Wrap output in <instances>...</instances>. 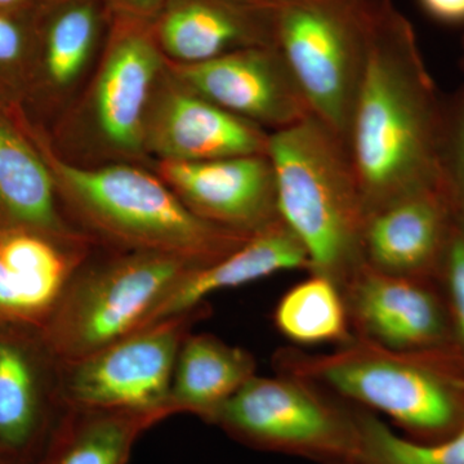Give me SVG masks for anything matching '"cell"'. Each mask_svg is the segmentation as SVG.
I'll list each match as a JSON object with an SVG mask.
<instances>
[{"mask_svg":"<svg viewBox=\"0 0 464 464\" xmlns=\"http://www.w3.org/2000/svg\"><path fill=\"white\" fill-rule=\"evenodd\" d=\"M445 110L413 26L380 0L347 139L366 216L444 181Z\"/></svg>","mask_w":464,"mask_h":464,"instance_id":"1","label":"cell"},{"mask_svg":"<svg viewBox=\"0 0 464 464\" xmlns=\"http://www.w3.org/2000/svg\"><path fill=\"white\" fill-rule=\"evenodd\" d=\"M439 362V350H392L355 335L329 353L288 347L274 357L277 373L384 415L406 438L422 442L450 438L464 426L462 386Z\"/></svg>","mask_w":464,"mask_h":464,"instance_id":"2","label":"cell"},{"mask_svg":"<svg viewBox=\"0 0 464 464\" xmlns=\"http://www.w3.org/2000/svg\"><path fill=\"white\" fill-rule=\"evenodd\" d=\"M277 212L310 257L341 285L362 264L366 209L347 146L315 115L270 132ZM308 273V274H310Z\"/></svg>","mask_w":464,"mask_h":464,"instance_id":"3","label":"cell"},{"mask_svg":"<svg viewBox=\"0 0 464 464\" xmlns=\"http://www.w3.org/2000/svg\"><path fill=\"white\" fill-rule=\"evenodd\" d=\"M53 167L82 218L133 252L167 253L204 267L250 237L200 218L163 179L141 168H85L63 160Z\"/></svg>","mask_w":464,"mask_h":464,"instance_id":"4","label":"cell"},{"mask_svg":"<svg viewBox=\"0 0 464 464\" xmlns=\"http://www.w3.org/2000/svg\"><path fill=\"white\" fill-rule=\"evenodd\" d=\"M275 44L313 114L347 146L380 0H268Z\"/></svg>","mask_w":464,"mask_h":464,"instance_id":"5","label":"cell"},{"mask_svg":"<svg viewBox=\"0 0 464 464\" xmlns=\"http://www.w3.org/2000/svg\"><path fill=\"white\" fill-rule=\"evenodd\" d=\"M179 256L130 252L72 275L52 308L51 351L63 364L146 328L195 268Z\"/></svg>","mask_w":464,"mask_h":464,"instance_id":"6","label":"cell"},{"mask_svg":"<svg viewBox=\"0 0 464 464\" xmlns=\"http://www.w3.org/2000/svg\"><path fill=\"white\" fill-rule=\"evenodd\" d=\"M235 441L320 464L356 462V406L289 374L255 375L213 417Z\"/></svg>","mask_w":464,"mask_h":464,"instance_id":"7","label":"cell"},{"mask_svg":"<svg viewBox=\"0 0 464 464\" xmlns=\"http://www.w3.org/2000/svg\"><path fill=\"white\" fill-rule=\"evenodd\" d=\"M200 306L146 326L63 365L65 406L150 411L169 417L174 364Z\"/></svg>","mask_w":464,"mask_h":464,"instance_id":"8","label":"cell"},{"mask_svg":"<svg viewBox=\"0 0 464 464\" xmlns=\"http://www.w3.org/2000/svg\"><path fill=\"white\" fill-rule=\"evenodd\" d=\"M188 90L268 132L314 115L276 45L243 48L192 65L170 67Z\"/></svg>","mask_w":464,"mask_h":464,"instance_id":"9","label":"cell"},{"mask_svg":"<svg viewBox=\"0 0 464 464\" xmlns=\"http://www.w3.org/2000/svg\"><path fill=\"white\" fill-rule=\"evenodd\" d=\"M341 290L355 337L398 351H435L448 342V316L429 280L362 262Z\"/></svg>","mask_w":464,"mask_h":464,"instance_id":"10","label":"cell"},{"mask_svg":"<svg viewBox=\"0 0 464 464\" xmlns=\"http://www.w3.org/2000/svg\"><path fill=\"white\" fill-rule=\"evenodd\" d=\"M155 90L145 128V149L161 161L194 163L265 155L270 132L219 108L172 74Z\"/></svg>","mask_w":464,"mask_h":464,"instance_id":"11","label":"cell"},{"mask_svg":"<svg viewBox=\"0 0 464 464\" xmlns=\"http://www.w3.org/2000/svg\"><path fill=\"white\" fill-rule=\"evenodd\" d=\"M160 179L210 224L252 235L279 218L267 154L177 163L161 161Z\"/></svg>","mask_w":464,"mask_h":464,"instance_id":"12","label":"cell"},{"mask_svg":"<svg viewBox=\"0 0 464 464\" xmlns=\"http://www.w3.org/2000/svg\"><path fill=\"white\" fill-rule=\"evenodd\" d=\"M457 203L447 176L366 216L362 261L382 273L429 280L441 270Z\"/></svg>","mask_w":464,"mask_h":464,"instance_id":"13","label":"cell"},{"mask_svg":"<svg viewBox=\"0 0 464 464\" xmlns=\"http://www.w3.org/2000/svg\"><path fill=\"white\" fill-rule=\"evenodd\" d=\"M161 72L163 57L154 38L140 26L118 29L91 99L92 119L106 148L128 157L145 150L146 119Z\"/></svg>","mask_w":464,"mask_h":464,"instance_id":"14","label":"cell"},{"mask_svg":"<svg viewBox=\"0 0 464 464\" xmlns=\"http://www.w3.org/2000/svg\"><path fill=\"white\" fill-rule=\"evenodd\" d=\"M158 45L176 65L206 63L231 52L275 44L270 5L250 0H169Z\"/></svg>","mask_w":464,"mask_h":464,"instance_id":"15","label":"cell"},{"mask_svg":"<svg viewBox=\"0 0 464 464\" xmlns=\"http://www.w3.org/2000/svg\"><path fill=\"white\" fill-rule=\"evenodd\" d=\"M307 270L311 262L306 248L282 218L266 226L215 264L192 270L159 307L151 324L203 306L209 295L239 288L282 271Z\"/></svg>","mask_w":464,"mask_h":464,"instance_id":"16","label":"cell"},{"mask_svg":"<svg viewBox=\"0 0 464 464\" xmlns=\"http://www.w3.org/2000/svg\"><path fill=\"white\" fill-rule=\"evenodd\" d=\"M256 371L257 362L249 351L216 335L188 333L174 364L170 411L197 415L210 424L218 409L257 375Z\"/></svg>","mask_w":464,"mask_h":464,"instance_id":"17","label":"cell"},{"mask_svg":"<svg viewBox=\"0 0 464 464\" xmlns=\"http://www.w3.org/2000/svg\"><path fill=\"white\" fill-rule=\"evenodd\" d=\"M167 415L66 406L39 464H127L137 440Z\"/></svg>","mask_w":464,"mask_h":464,"instance_id":"18","label":"cell"},{"mask_svg":"<svg viewBox=\"0 0 464 464\" xmlns=\"http://www.w3.org/2000/svg\"><path fill=\"white\" fill-rule=\"evenodd\" d=\"M0 207L18 222L72 243L78 240L58 215L50 170L25 140L3 121H0Z\"/></svg>","mask_w":464,"mask_h":464,"instance_id":"19","label":"cell"},{"mask_svg":"<svg viewBox=\"0 0 464 464\" xmlns=\"http://www.w3.org/2000/svg\"><path fill=\"white\" fill-rule=\"evenodd\" d=\"M45 431L32 357L16 342L0 340V454L23 463Z\"/></svg>","mask_w":464,"mask_h":464,"instance_id":"20","label":"cell"},{"mask_svg":"<svg viewBox=\"0 0 464 464\" xmlns=\"http://www.w3.org/2000/svg\"><path fill=\"white\" fill-rule=\"evenodd\" d=\"M274 323L286 340L299 346H340L353 338L340 285L319 274L310 273L280 298Z\"/></svg>","mask_w":464,"mask_h":464,"instance_id":"21","label":"cell"},{"mask_svg":"<svg viewBox=\"0 0 464 464\" xmlns=\"http://www.w3.org/2000/svg\"><path fill=\"white\" fill-rule=\"evenodd\" d=\"M100 34L93 0H66L52 14L45 32L44 74L58 92L72 91L90 66Z\"/></svg>","mask_w":464,"mask_h":464,"instance_id":"22","label":"cell"},{"mask_svg":"<svg viewBox=\"0 0 464 464\" xmlns=\"http://www.w3.org/2000/svg\"><path fill=\"white\" fill-rule=\"evenodd\" d=\"M0 257L23 284L35 315L52 311L74 275L72 257L33 235H9L0 243Z\"/></svg>","mask_w":464,"mask_h":464,"instance_id":"23","label":"cell"},{"mask_svg":"<svg viewBox=\"0 0 464 464\" xmlns=\"http://www.w3.org/2000/svg\"><path fill=\"white\" fill-rule=\"evenodd\" d=\"M362 464H464V426L450 438L422 442L393 431L380 415L356 406Z\"/></svg>","mask_w":464,"mask_h":464,"instance_id":"24","label":"cell"},{"mask_svg":"<svg viewBox=\"0 0 464 464\" xmlns=\"http://www.w3.org/2000/svg\"><path fill=\"white\" fill-rule=\"evenodd\" d=\"M442 167L464 217V100L458 92L447 97Z\"/></svg>","mask_w":464,"mask_h":464,"instance_id":"25","label":"cell"},{"mask_svg":"<svg viewBox=\"0 0 464 464\" xmlns=\"http://www.w3.org/2000/svg\"><path fill=\"white\" fill-rule=\"evenodd\" d=\"M440 276L447 286L451 323L464 356V217L459 209L449 237Z\"/></svg>","mask_w":464,"mask_h":464,"instance_id":"26","label":"cell"},{"mask_svg":"<svg viewBox=\"0 0 464 464\" xmlns=\"http://www.w3.org/2000/svg\"><path fill=\"white\" fill-rule=\"evenodd\" d=\"M0 313L5 315L35 316L23 284L0 257Z\"/></svg>","mask_w":464,"mask_h":464,"instance_id":"27","label":"cell"},{"mask_svg":"<svg viewBox=\"0 0 464 464\" xmlns=\"http://www.w3.org/2000/svg\"><path fill=\"white\" fill-rule=\"evenodd\" d=\"M25 51L23 30L11 18L0 14V66L14 65Z\"/></svg>","mask_w":464,"mask_h":464,"instance_id":"28","label":"cell"},{"mask_svg":"<svg viewBox=\"0 0 464 464\" xmlns=\"http://www.w3.org/2000/svg\"><path fill=\"white\" fill-rule=\"evenodd\" d=\"M420 9L435 23L464 26V0H417Z\"/></svg>","mask_w":464,"mask_h":464,"instance_id":"29","label":"cell"},{"mask_svg":"<svg viewBox=\"0 0 464 464\" xmlns=\"http://www.w3.org/2000/svg\"><path fill=\"white\" fill-rule=\"evenodd\" d=\"M110 3L125 16L133 18L151 16L164 5V0H110Z\"/></svg>","mask_w":464,"mask_h":464,"instance_id":"30","label":"cell"},{"mask_svg":"<svg viewBox=\"0 0 464 464\" xmlns=\"http://www.w3.org/2000/svg\"><path fill=\"white\" fill-rule=\"evenodd\" d=\"M459 66L460 70H462V74L464 75V36L462 39V52H460ZM458 93H459L460 96H462V99L464 100V83L462 85V88H460V90L458 91Z\"/></svg>","mask_w":464,"mask_h":464,"instance_id":"31","label":"cell"},{"mask_svg":"<svg viewBox=\"0 0 464 464\" xmlns=\"http://www.w3.org/2000/svg\"><path fill=\"white\" fill-rule=\"evenodd\" d=\"M23 0H0V9L14 7L20 5Z\"/></svg>","mask_w":464,"mask_h":464,"instance_id":"32","label":"cell"},{"mask_svg":"<svg viewBox=\"0 0 464 464\" xmlns=\"http://www.w3.org/2000/svg\"><path fill=\"white\" fill-rule=\"evenodd\" d=\"M0 464H23L20 462H17V460L12 459V458L3 456V454H0Z\"/></svg>","mask_w":464,"mask_h":464,"instance_id":"33","label":"cell"},{"mask_svg":"<svg viewBox=\"0 0 464 464\" xmlns=\"http://www.w3.org/2000/svg\"><path fill=\"white\" fill-rule=\"evenodd\" d=\"M331 464H362L359 462H337V463H331Z\"/></svg>","mask_w":464,"mask_h":464,"instance_id":"34","label":"cell"},{"mask_svg":"<svg viewBox=\"0 0 464 464\" xmlns=\"http://www.w3.org/2000/svg\"><path fill=\"white\" fill-rule=\"evenodd\" d=\"M250 2L265 3L267 2V0H250Z\"/></svg>","mask_w":464,"mask_h":464,"instance_id":"35","label":"cell"}]
</instances>
